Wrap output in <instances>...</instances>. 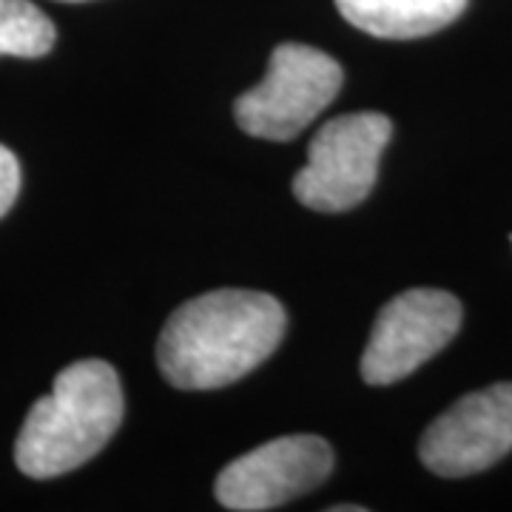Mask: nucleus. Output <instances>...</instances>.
Masks as SVG:
<instances>
[{
  "mask_svg": "<svg viewBox=\"0 0 512 512\" xmlns=\"http://www.w3.org/2000/svg\"><path fill=\"white\" fill-rule=\"evenodd\" d=\"M55 37V23L32 0H0V57L49 55Z\"/></svg>",
  "mask_w": 512,
  "mask_h": 512,
  "instance_id": "nucleus-9",
  "label": "nucleus"
},
{
  "mask_svg": "<svg viewBox=\"0 0 512 512\" xmlns=\"http://www.w3.org/2000/svg\"><path fill=\"white\" fill-rule=\"evenodd\" d=\"M288 328L271 293L222 288L188 299L165 322L157 365L180 390H217L262 365Z\"/></svg>",
  "mask_w": 512,
  "mask_h": 512,
  "instance_id": "nucleus-1",
  "label": "nucleus"
},
{
  "mask_svg": "<svg viewBox=\"0 0 512 512\" xmlns=\"http://www.w3.org/2000/svg\"><path fill=\"white\" fill-rule=\"evenodd\" d=\"M342 80L345 72L330 55L305 43H282L265 80L237 97L234 117L251 137L288 143L336 100Z\"/></svg>",
  "mask_w": 512,
  "mask_h": 512,
  "instance_id": "nucleus-4",
  "label": "nucleus"
},
{
  "mask_svg": "<svg viewBox=\"0 0 512 512\" xmlns=\"http://www.w3.org/2000/svg\"><path fill=\"white\" fill-rule=\"evenodd\" d=\"M393 123L379 111H350L316 131L308 163L293 177V197L311 211L339 214L367 200Z\"/></svg>",
  "mask_w": 512,
  "mask_h": 512,
  "instance_id": "nucleus-3",
  "label": "nucleus"
},
{
  "mask_svg": "<svg viewBox=\"0 0 512 512\" xmlns=\"http://www.w3.org/2000/svg\"><path fill=\"white\" fill-rule=\"evenodd\" d=\"M330 512H365L362 504H345V507H330Z\"/></svg>",
  "mask_w": 512,
  "mask_h": 512,
  "instance_id": "nucleus-11",
  "label": "nucleus"
},
{
  "mask_svg": "<svg viewBox=\"0 0 512 512\" xmlns=\"http://www.w3.org/2000/svg\"><path fill=\"white\" fill-rule=\"evenodd\" d=\"M510 242H512V234H510Z\"/></svg>",
  "mask_w": 512,
  "mask_h": 512,
  "instance_id": "nucleus-13",
  "label": "nucleus"
},
{
  "mask_svg": "<svg viewBox=\"0 0 512 512\" xmlns=\"http://www.w3.org/2000/svg\"><path fill=\"white\" fill-rule=\"evenodd\" d=\"M333 461V447L319 436H282L234 458L214 493L225 510H276L316 490L333 473Z\"/></svg>",
  "mask_w": 512,
  "mask_h": 512,
  "instance_id": "nucleus-6",
  "label": "nucleus"
},
{
  "mask_svg": "<svg viewBox=\"0 0 512 512\" xmlns=\"http://www.w3.org/2000/svg\"><path fill=\"white\" fill-rule=\"evenodd\" d=\"M461 328V302L436 288H413L384 305L362 353V379L373 387L402 382Z\"/></svg>",
  "mask_w": 512,
  "mask_h": 512,
  "instance_id": "nucleus-5",
  "label": "nucleus"
},
{
  "mask_svg": "<svg viewBox=\"0 0 512 512\" xmlns=\"http://www.w3.org/2000/svg\"><path fill=\"white\" fill-rule=\"evenodd\" d=\"M350 26L382 40H416L450 26L467 0H336Z\"/></svg>",
  "mask_w": 512,
  "mask_h": 512,
  "instance_id": "nucleus-8",
  "label": "nucleus"
},
{
  "mask_svg": "<svg viewBox=\"0 0 512 512\" xmlns=\"http://www.w3.org/2000/svg\"><path fill=\"white\" fill-rule=\"evenodd\" d=\"M66 3H83V0H66Z\"/></svg>",
  "mask_w": 512,
  "mask_h": 512,
  "instance_id": "nucleus-12",
  "label": "nucleus"
},
{
  "mask_svg": "<svg viewBox=\"0 0 512 512\" xmlns=\"http://www.w3.org/2000/svg\"><path fill=\"white\" fill-rule=\"evenodd\" d=\"M512 450V384H490L444 410L419 444L421 464L441 478H464Z\"/></svg>",
  "mask_w": 512,
  "mask_h": 512,
  "instance_id": "nucleus-7",
  "label": "nucleus"
},
{
  "mask_svg": "<svg viewBox=\"0 0 512 512\" xmlns=\"http://www.w3.org/2000/svg\"><path fill=\"white\" fill-rule=\"evenodd\" d=\"M123 387L109 362L83 359L60 370L37 399L15 441V464L29 478H57L92 461L123 421Z\"/></svg>",
  "mask_w": 512,
  "mask_h": 512,
  "instance_id": "nucleus-2",
  "label": "nucleus"
},
{
  "mask_svg": "<svg viewBox=\"0 0 512 512\" xmlns=\"http://www.w3.org/2000/svg\"><path fill=\"white\" fill-rule=\"evenodd\" d=\"M20 194V163L6 146H0V217L9 214Z\"/></svg>",
  "mask_w": 512,
  "mask_h": 512,
  "instance_id": "nucleus-10",
  "label": "nucleus"
}]
</instances>
